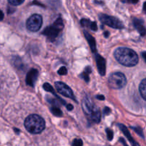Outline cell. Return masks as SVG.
<instances>
[{"label": "cell", "mask_w": 146, "mask_h": 146, "mask_svg": "<svg viewBox=\"0 0 146 146\" xmlns=\"http://www.w3.org/2000/svg\"><path fill=\"white\" fill-rule=\"evenodd\" d=\"M117 125H118V127H120V130H122V132L124 133V135L126 136V137L128 139V140L130 142V143H131L132 145L133 146H140V145H139L138 143H137V142H136L135 140L133 138V137H132L131 135H130V132L128 131L127 128L124 125L118 124Z\"/></svg>", "instance_id": "12"}, {"label": "cell", "mask_w": 146, "mask_h": 146, "mask_svg": "<svg viewBox=\"0 0 146 146\" xmlns=\"http://www.w3.org/2000/svg\"><path fill=\"white\" fill-rule=\"evenodd\" d=\"M133 22L135 28L137 29L140 35L141 36H145L146 34V29L144 26V24H143V21L142 19L135 18V19H133Z\"/></svg>", "instance_id": "11"}, {"label": "cell", "mask_w": 146, "mask_h": 146, "mask_svg": "<svg viewBox=\"0 0 146 146\" xmlns=\"http://www.w3.org/2000/svg\"><path fill=\"white\" fill-rule=\"evenodd\" d=\"M42 17L41 15L35 14L28 18L26 23L27 28L30 32H37L41 28L42 25Z\"/></svg>", "instance_id": "7"}, {"label": "cell", "mask_w": 146, "mask_h": 146, "mask_svg": "<svg viewBox=\"0 0 146 146\" xmlns=\"http://www.w3.org/2000/svg\"><path fill=\"white\" fill-rule=\"evenodd\" d=\"M139 91L142 98L146 101V78L141 81L139 86Z\"/></svg>", "instance_id": "16"}, {"label": "cell", "mask_w": 146, "mask_h": 146, "mask_svg": "<svg viewBox=\"0 0 146 146\" xmlns=\"http://www.w3.org/2000/svg\"><path fill=\"white\" fill-rule=\"evenodd\" d=\"M120 141L122 143H123V146H128V145H127V143H125V141L124 139H123V138H120Z\"/></svg>", "instance_id": "28"}, {"label": "cell", "mask_w": 146, "mask_h": 146, "mask_svg": "<svg viewBox=\"0 0 146 146\" xmlns=\"http://www.w3.org/2000/svg\"><path fill=\"white\" fill-rule=\"evenodd\" d=\"M9 3L11 5H13V6H19V5H22L25 0H8Z\"/></svg>", "instance_id": "19"}, {"label": "cell", "mask_w": 146, "mask_h": 146, "mask_svg": "<svg viewBox=\"0 0 146 146\" xmlns=\"http://www.w3.org/2000/svg\"><path fill=\"white\" fill-rule=\"evenodd\" d=\"M99 19L103 25H108L114 29H123L124 25L123 22L117 18L113 16L105 15V14H100Z\"/></svg>", "instance_id": "6"}, {"label": "cell", "mask_w": 146, "mask_h": 146, "mask_svg": "<svg viewBox=\"0 0 146 146\" xmlns=\"http://www.w3.org/2000/svg\"><path fill=\"white\" fill-rule=\"evenodd\" d=\"M109 32H105V37H108V36H109Z\"/></svg>", "instance_id": "31"}, {"label": "cell", "mask_w": 146, "mask_h": 146, "mask_svg": "<svg viewBox=\"0 0 146 146\" xmlns=\"http://www.w3.org/2000/svg\"><path fill=\"white\" fill-rule=\"evenodd\" d=\"M115 60L125 67H134L138 62V56L134 50L127 47H119L114 52Z\"/></svg>", "instance_id": "1"}, {"label": "cell", "mask_w": 146, "mask_h": 146, "mask_svg": "<svg viewBox=\"0 0 146 146\" xmlns=\"http://www.w3.org/2000/svg\"><path fill=\"white\" fill-rule=\"evenodd\" d=\"M82 108L90 123H100L101 119L100 111L88 96H85L82 100Z\"/></svg>", "instance_id": "2"}, {"label": "cell", "mask_w": 146, "mask_h": 146, "mask_svg": "<svg viewBox=\"0 0 146 146\" xmlns=\"http://www.w3.org/2000/svg\"><path fill=\"white\" fill-rule=\"evenodd\" d=\"M142 56H143V59H144L146 62V52H143L142 53Z\"/></svg>", "instance_id": "30"}, {"label": "cell", "mask_w": 146, "mask_h": 146, "mask_svg": "<svg viewBox=\"0 0 146 146\" xmlns=\"http://www.w3.org/2000/svg\"><path fill=\"white\" fill-rule=\"evenodd\" d=\"M25 127L30 133L39 134L44 130L45 127V121L38 115H29L25 119Z\"/></svg>", "instance_id": "3"}, {"label": "cell", "mask_w": 146, "mask_h": 146, "mask_svg": "<svg viewBox=\"0 0 146 146\" xmlns=\"http://www.w3.org/2000/svg\"><path fill=\"white\" fill-rule=\"evenodd\" d=\"M66 108H67V109L68 110H70V111L73 109V106L71 104H67V105H66Z\"/></svg>", "instance_id": "26"}, {"label": "cell", "mask_w": 146, "mask_h": 146, "mask_svg": "<svg viewBox=\"0 0 146 146\" xmlns=\"http://www.w3.org/2000/svg\"><path fill=\"white\" fill-rule=\"evenodd\" d=\"M96 98L97 99L100 100H105V97L103 95H97Z\"/></svg>", "instance_id": "27"}, {"label": "cell", "mask_w": 146, "mask_h": 146, "mask_svg": "<svg viewBox=\"0 0 146 146\" xmlns=\"http://www.w3.org/2000/svg\"><path fill=\"white\" fill-rule=\"evenodd\" d=\"M127 83V79L124 74L121 72L113 73L108 78L110 88L114 90H120L125 87Z\"/></svg>", "instance_id": "5"}, {"label": "cell", "mask_w": 146, "mask_h": 146, "mask_svg": "<svg viewBox=\"0 0 146 146\" xmlns=\"http://www.w3.org/2000/svg\"><path fill=\"white\" fill-rule=\"evenodd\" d=\"M123 3H130V4H137L139 0H121Z\"/></svg>", "instance_id": "24"}, {"label": "cell", "mask_w": 146, "mask_h": 146, "mask_svg": "<svg viewBox=\"0 0 146 146\" xmlns=\"http://www.w3.org/2000/svg\"><path fill=\"white\" fill-rule=\"evenodd\" d=\"M43 88H44V89L46 91H47V92H51V93L52 94V95H54V96L55 97V98H57V100H60V102H62V105H67V104L65 103V101L63 100L62 98H60V97H59L58 95L56 94L55 91H54V88H53L52 86V85H50V84L47 83V82L44 83V85H43Z\"/></svg>", "instance_id": "14"}, {"label": "cell", "mask_w": 146, "mask_h": 146, "mask_svg": "<svg viewBox=\"0 0 146 146\" xmlns=\"http://www.w3.org/2000/svg\"><path fill=\"white\" fill-rule=\"evenodd\" d=\"M50 110H51L52 113L54 115L57 116V117H61V116H62V112L61 110L57 106H52L50 108Z\"/></svg>", "instance_id": "18"}, {"label": "cell", "mask_w": 146, "mask_h": 146, "mask_svg": "<svg viewBox=\"0 0 146 146\" xmlns=\"http://www.w3.org/2000/svg\"><path fill=\"white\" fill-rule=\"evenodd\" d=\"M132 129H133V130H134L135 131L136 133H137V134L140 136V137H142L144 138V135H143V130H142L140 127H132Z\"/></svg>", "instance_id": "20"}, {"label": "cell", "mask_w": 146, "mask_h": 146, "mask_svg": "<svg viewBox=\"0 0 146 146\" xmlns=\"http://www.w3.org/2000/svg\"><path fill=\"white\" fill-rule=\"evenodd\" d=\"M91 72H92V69H91V67H87L86 68H85V71H84L82 74H81L80 76V77L81 78H82V79H83L85 82H88L90 81L89 75H90V73H91Z\"/></svg>", "instance_id": "17"}, {"label": "cell", "mask_w": 146, "mask_h": 146, "mask_svg": "<svg viewBox=\"0 0 146 146\" xmlns=\"http://www.w3.org/2000/svg\"><path fill=\"white\" fill-rule=\"evenodd\" d=\"M110 113V109L109 108H108V107L105 108V109H104V110H103L104 114L107 115V114H109Z\"/></svg>", "instance_id": "25"}, {"label": "cell", "mask_w": 146, "mask_h": 146, "mask_svg": "<svg viewBox=\"0 0 146 146\" xmlns=\"http://www.w3.org/2000/svg\"><path fill=\"white\" fill-rule=\"evenodd\" d=\"M39 72L38 70L36 69H32L28 72L26 76V83L29 86L34 87L36 82L37 78H38Z\"/></svg>", "instance_id": "9"}, {"label": "cell", "mask_w": 146, "mask_h": 146, "mask_svg": "<svg viewBox=\"0 0 146 146\" xmlns=\"http://www.w3.org/2000/svg\"><path fill=\"white\" fill-rule=\"evenodd\" d=\"M57 72H58V74L60 75H65L67 74V70L65 67H62L57 71Z\"/></svg>", "instance_id": "21"}, {"label": "cell", "mask_w": 146, "mask_h": 146, "mask_svg": "<svg viewBox=\"0 0 146 146\" xmlns=\"http://www.w3.org/2000/svg\"><path fill=\"white\" fill-rule=\"evenodd\" d=\"M143 12H144L146 14V2H144V4H143Z\"/></svg>", "instance_id": "29"}, {"label": "cell", "mask_w": 146, "mask_h": 146, "mask_svg": "<svg viewBox=\"0 0 146 146\" xmlns=\"http://www.w3.org/2000/svg\"><path fill=\"white\" fill-rule=\"evenodd\" d=\"M95 61L99 73L101 75H105L106 73V62L105 60L99 54H95Z\"/></svg>", "instance_id": "10"}, {"label": "cell", "mask_w": 146, "mask_h": 146, "mask_svg": "<svg viewBox=\"0 0 146 146\" xmlns=\"http://www.w3.org/2000/svg\"><path fill=\"white\" fill-rule=\"evenodd\" d=\"M84 35H85V38H86L88 42L89 43V45L90 47V49L92 50V51L93 52H95L96 51V49H97L96 42H95V38H94L93 36H92L90 34L88 33L87 31H85V32H84Z\"/></svg>", "instance_id": "13"}, {"label": "cell", "mask_w": 146, "mask_h": 146, "mask_svg": "<svg viewBox=\"0 0 146 146\" xmlns=\"http://www.w3.org/2000/svg\"><path fill=\"white\" fill-rule=\"evenodd\" d=\"M64 27L62 19L59 17L56 19L55 22L50 26H48L44 29L42 34L45 35L50 41L54 42L60 35Z\"/></svg>", "instance_id": "4"}, {"label": "cell", "mask_w": 146, "mask_h": 146, "mask_svg": "<svg viewBox=\"0 0 146 146\" xmlns=\"http://www.w3.org/2000/svg\"><path fill=\"white\" fill-rule=\"evenodd\" d=\"M82 145H83V143H82V140L81 139H75L73 140V146H82Z\"/></svg>", "instance_id": "22"}, {"label": "cell", "mask_w": 146, "mask_h": 146, "mask_svg": "<svg viewBox=\"0 0 146 146\" xmlns=\"http://www.w3.org/2000/svg\"><path fill=\"white\" fill-rule=\"evenodd\" d=\"M80 24L83 27H89L91 30L92 31H97L98 30V27H97L96 22H92V21L89 20L87 19H81Z\"/></svg>", "instance_id": "15"}, {"label": "cell", "mask_w": 146, "mask_h": 146, "mask_svg": "<svg viewBox=\"0 0 146 146\" xmlns=\"http://www.w3.org/2000/svg\"><path fill=\"white\" fill-rule=\"evenodd\" d=\"M106 133H107V137L109 140H112V139L113 138V132L110 129L107 128L106 129Z\"/></svg>", "instance_id": "23"}, {"label": "cell", "mask_w": 146, "mask_h": 146, "mask_svg": "<svg viewBox=\"0 0 146 146\" xmlns=\"http://www.w3.org/2000/svg\"><path fill=\"white\" fill-rule=\"evenodd\" d=\"M55 87L56 90H57V92H58L59 93L62 95L63 96L67 97V98H70V99L73 100L74 101L77 102L76 98H75V95H74V93H73L71 88H70V87L67 86V85H66V84H64V82H56Z\"/></svg>", "instance_id": "8"}]
</instances>
